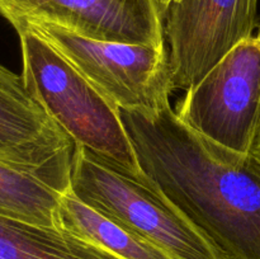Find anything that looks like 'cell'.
<instances>
[{"mask_svg": "<svg viewBox=\"0 0 260 259\" xmlns=\"http://www.w3.org/2000/svg\"><path fill=\"white\" fill-rule=\"evenodd\" d=\"M175 113L215 144L250 154L260 117V35L239 43L188 89Z\"/></svg>", "mask_w": 260, "mask_h": 259, "instance_id": "obj_5", "label": "cell"}, {"mask_svg": "<svg viewBox=\"0 0 260 259\" xmlns=\"http://www.w3.org/2000/svg\"><path fill=\"white\" fill-rule=\"evenodd\" d=\"M42 36L118 109L150 114L174 88L165 47L86 38L47 22L19 23Z\"/></svg>", "mask_w": 260, "mask_h": 259, "instance_id": "obj_4", "label": "cell"}, {"mask_svg": "<svg viewBox=\"0 0 260 259\" xmlns=\"http://www.w3.org/2000/svg\"><path fill=\"white\" fill-rule=\"evenodd\" d=\"M60 200L61 193L35 173L0 160V216L61 228Z\"/></svg>", "mask_w": 260, "mask_h": 259, "instance_id": "obj_11", "label": "cell"}, {"mask_svg": "<svg viewBox=\"0 0 260 259\" xmlns=\"http://www.w3.org/2000/svg\"><path fill=\"white\" fill-rule=\"evenodd\" d=\"M162 22L173 88L189 89L234 47L253 37L258 0H172Z\"/></svg>", "mask_w": 260, "mask_h": 259, "instance_id": "obj_6", "label": "cell"}, {"mask_svg": "<svg viewBox=\"0 0 260 259\" xmlns=\"http://www.w3.org/2000/svg\"><path fill=\"white\" fill-rule=\"evenodd\" d=\"M0 259H119L53 226L0 216Z\"/></svg>", "mask_w": 260, "mask_h": 259, "instance_id": "obj_9", "label": "cell"}, {"mask_svg": "<svg viewBox=\"0 0 260 259\" xmlns=\"http://www.w3.org/2000/svg\"><path fill=\"white\" fill-rule=\"evenodd\" d=\"M75 147L30 95L22 75L0 65V160L35 173L63 195L70 190Z\"/></svg>", "mask_w": 260, "mask_h": 259, "instance_id": "obj_7", "label": "cell"}, {"mask_svg": "<svg viewBox=\"0 0 260 259\" xmlns=\"http://www.w3.org/2000/svg\"><path fill=\"white\" fill-rule=\"evenodd\" d=\"M155 2H156L157 7H159V9L161 10V14H162V13H164V10L167 9V7L170 4V2H172V0H155Z\"/></svg>", "mask_w": 260, "mask_h": 259, "instance_id": "obj_13", "label": "cell"}, {"mask_svg": "<svg viewBox=\"0 0 260 259\" xmlns=\"http://www.w3.org/2000/svg\"><path fill=\"white\" fill-rule=\"evenodd\" d=\"M70 190L81 202L164 251L170 259H221L207 239L145 175L76 145Z\"/></svg>", "mask_w": 260, "mask_h": 259, "instance_id": "obj_3", "label": "cell"}, {"mask_svg": "<svg viewBox=\"0 0 260 259\" xmlns=\"http://www.w3.org/2000/svg\"><path fill=\"white\" fill-rule=\"evenodd\" d=\"M250 154L253 155V156H255L260 161V117H259L258 127H256V131H255V136H254V141H253V146H251Z\"/></svg>", "mask_w": 260, "mask_h": 259, "instance_id": "obj_12", "label": "cell"}, {"mask_svg": "<svg viewBox=\"0 0 260 259\" xmlns=\"http://www.w3.org/2000/svg\"><path fill=\"white\" fill-rule=\"evenodd\" d=\"M0 15L13 27L47 22L93 40L165 47L155 0H0Z\"/></svg>", "mask_w": 260, "mask_h": 259, "instance_id": "obj_8", "label": "cell"}, {"mask_svg": "<svg viewBox=\"0 0 260 259\" xmlns=\"http://www.w3.org/2000/svg\"><path fill=\"white\" fill-rule=\"evenodd\" d=\"M15 30L30 95L76 145L144 178L119 109L42 36L25 25Z\"/></svg>", "mask_w": 260, "mask_h": 259, "instance_id": "obj_2", "label": "cell"}, {"mask_svg": "<svg viewBox=\"0 0 260 259\" xmlns=\"http://www.w3.org/2000/svg\"><path fill=\"white\" fill-rule=\"evenodd\" d=\"M144 174L190 221L221 259H260V161L215 144L170 107L119 109Z\"/></svg>", "mask_w": 260, "mask_h": 259, "instance_id": "obj_1", "label": "cell"}, {"mask_svg": "<svg viewBox=\"0 0 260 259\" xmlns=\"http://www.w3.org/2000/svg\"><path fill=\"white\" fill-rule=\"evenodd\" d=\"M60 226L119 259H170L164 251L81 202L71 190L61 195Z\"/></svg>", "mask_w": 260, "mask_h": 259, "instance_id": "obj_10", "label": "cell"}]
</instances>
